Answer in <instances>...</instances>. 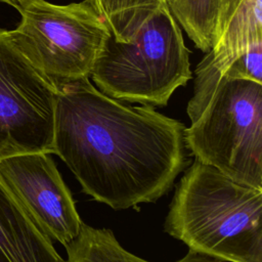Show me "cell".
<instances>
[{
	"label": "cell",
	"instance_id": "4",
	"mask_svg": "<svg viewBox=\"0 0 262 262\" xmlns=\"http://www.w3.org/2000/svg\"><path fill=\"white\" fill-rule=\"evenodd\" d=\"M184 139L195 160L262 189V84L222 77Z\"/></svg>",
	"mask_w": 262,
	"mask_h": 262
},
{
	"label": "cell",
	"instance_id": "1",
	"mask_svg": "<svg viewBox=\"0 0 262 262\" xmlns=\"http://www.w3.org/2000/svg\"><path fill=\"white\" fill-rule=\"evenodd\" d=\"M55 85L53 154L85 193L124 210L170 190L187 165L183 123L151 105H126L89 79Z\"/></svg>",
	"mask_w": 262,
	"mask_h": 262
},
{
	"label": "cell",
	"instance_id": "12",
	"mask_svg": "<svg viewBox=\"0 0 262 262\" xmlns=\"http://www.w3.org/2000/svg\"><path fill=\"white\" fill-rule=\"evenodd\" d=\"M176 19L200 50L209 52L216 41L220 0H166Z\"/></svg>",
	"mask_w": 262,
	"mask_h": 262
},
{
	"label": "cell",
	"instance_id": "15",
	"mask_svg": "<svg viewBox=\"0 0 262 262\" xmlns=\"http://www.w3.org/2000/svg\"><path fill=\"white\" fill-rule=\"evenodd\" d=\"M2 2H5V3H8L10 5H12L13 7H16V6H19L21 4H24L25 2L29 1V0H0Z\"/></svg>",
	"mask_w": 262,
	"mask_h": 262
},
{
	"label": "cell",
	"instance_id": "2",
	"mask_svg": "<svg viewBox=\"0 0 262 262\" xmlns=\"http://www.w3.org/2000/svg\"><path fill=\"white\" fill-rule=\"evenodd\" d=\"M262 189L194 160L177 186L165 231L201 255L262 262Z\"/></svg>",
	"mask_w": 262,
	"mask_h": 262
},
{
	"label": "cell",
	"instance_id": "6",
	"mask_svg": "<svg viewBox=\"0 0 262 262\" xmlns=\"http://www.w3.org/2000/svg\"><path fill=\"white\" fill-rule=\"evenodd\" d=\"M56 85L21 51L11 31L0 29V159L53 154Z\"/></svg>",
	"mask_w": 262,
	"mask_h": 262
},
{
	"label": "cell",
	"instance_id": "7",
	"mask_svg": "<svg viewBox=\"0 0 262 262\" xmlns=\"http://www.w3.org/2000/svg\"><path fill=\"white\" fill-rule=\"evenodd\" d=\"M0 181L51 241L66 247L79 235L83 221L49 152L1 158Z\"/></svg>",
	"mask_w": 262,
	"mask_h": 262
},
{
	"label": "cell",
	"instance_id": "11",
	"mask_svg": "<svg viewBox=\"0 0 262 262\" xmlns=\"http://www.w3.org/2000/svg\"><path fill=\"white\" fill-rule=\"evenodd\" d=\"M117 41H129L166 0H85Z\"/></svg>",
	"mask_w": 262,
	"mask_h": 262
},
{
	"label": "cell",
	"instance_id": "5",
	"mask_svg": "<svg viewBox=\"0 0 262 262\" xmlns=\"http://www.w3.org/2000/svg\"><path fill=\"white\" fill-rule=\"evenodd\" d=\"M15 8L20 21L12 36L42 74L54 84L90 78L112 34L89 3L29 0Z\"/></svg>",
	"mask_w": 262,
	"mask_h": 262
},
{
	"label": "cell",
	"instance_id": "8",
	"mask_svg": "<svg viewBox=\"0 0 262 262\" xmlns=\"http://www.w3.org/2000/svg\"><path fill=\"white\" fill-rule=\"evenodd\" d=\"M262 43V0H241L219 39L195 69L193 95L187 115L194 122L231 62L251 46Z\"/></svg>",
	"mask_w": 262,
	"mask_h": 262
},
{
	"label": "cell",
	"instance_id": "3",
	"mask_svg": "<svg viewBox=\"0 0 262 262\" xmlns=\"http://www.w3.org/2000/svg\"><path fill=\"white\" fill-rule=\"evenodd\" d=\"M90 77L99 91L114 99L167 105L174 91L192 77L189 51L167 1L129 41L111 36Z\"/></svg>",
	"mask_w": 262,
	"mask_h": 262
},
{
	"label": "cell",
	"instance_id": "13",
	"mask_svg": "<svg viewBox=\"0 0 262 262\" xmlns=\"http://www.w3.org/2000/svg\"><path fill=\"white\" fill-rule=\"evenodd\" d=\"M223 77L246 79L262 84V43L251 46L235 58Z\"/></svg>",
	"mask_w": 262,
	"mask_h": 262
},
{
	"label": "cell",
	"instance_id": "10",
	"mask_svg": "<svg viewBox=\"0 0 262 262\" xmlns=\"http://www.w3.org/2000/svg\"><path fill=\"white\" fill-rule=\"evenodd\" d=\"M67 262H149L125 250L114 233L83 222L79 235L66 246ZM176 262H220L191 250Z\"/></svg>",
	"mask_w": 262,
	"mask_h": 262
},
{
	"label": "cell",
	"instance_id": "9",
	"mask_svg": "<svg viewBox=\"0 0 262 262\" xmlns=\"http://www.w3.org/2000/svg\"><path fill=\"white\" fill-rule=\"evenodd\" d=\"M0 262H67L1 181Z\"/></svg>",
	"mask_w": 262,
	"mask_h": 262
},
{
	"label": "cell",
	"instance_id": "14",
	"mask_svg": "<svg viewBox=\"0 0 262 262\" xmlns=\"http://www.w3.org/2000/svg\"><path fill=\"white\" fill-rule=\"evenodd\" d=\"M241 0H220V7L218 12V20H217V28H216V40L221 35L228 18L230 17L231 13L237 6Z\"/></svg>",
	"mask_w": 262,
	"mask_h": 262
}]
</instances>
